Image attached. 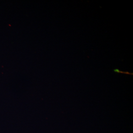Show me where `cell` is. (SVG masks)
<instances>
[{"label":"cell","instance_id":"1","mask_svg":"<svg viewBox=\"0 0 133 133\" xmlns=\"http://www.w3.org/2000/svg\"><path fill=\"white\" fill-rule=\"evenodd\" d=\"M114 72H116V73H122V74H127V75H132L133 74H131V73H129L128 72H123V71H119L118 69H114Z\"/></svg>","mask_w":133,"mask_h":133}]
</instances>
